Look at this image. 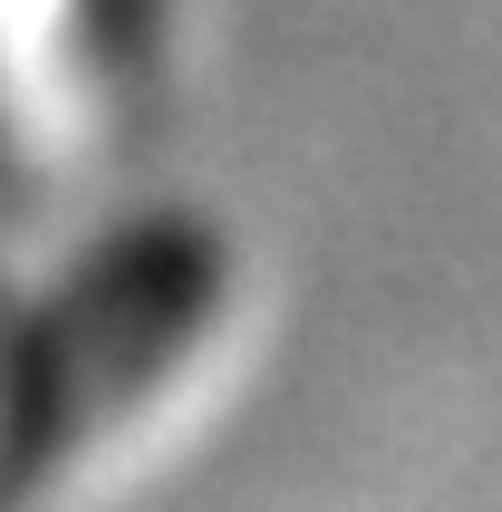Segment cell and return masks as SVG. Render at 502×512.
I'll return each instance as SVG.
<instances>
[{
	"label": "cell",
	"instance_id": "6da1fadb",
	"mask_svg": "<svg viewBox=\"0 0 502 512\" xmlns=\"http://www.w3.org/2000/svg\"><path fill=\"white\" fill-rule=\"evenodd\" d=\"M213 281H223V261H203V242H184V232H155V242H126L116 261H97L78 281V300L20 358L10 445L20 455H68L87 426H107L155 377V358L203 319Z\"/></svg>",
	"mask_w": 502,
	"mask_h": 512
}]
</instances>
